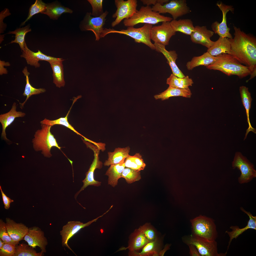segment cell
<instances>
[{
  "label": "cell",
  "instance_id": "obj_1",
  "mask_svg": "<svg viewBox=\"0 0 256 256\" xmlns=\"http://www.w3.org/2000/svg\"><path fill=\"white\" fill-rule=\"evenodd\" d=\"M233 38L229 39L231 55L241 64L248 67L251 72L256 68V39L233 26Z\"/></svg>",
  "mask_w": 256,
  "mask_h": 256
},
{
  "label": "cell",
  "instance_id": "obj_2",
  "mask_svg": "<svg viewBox=\"0 0 256 256\" xmlns=\"http://www.w3.org/2000/svg\"><path fill=\"white\" fill-rule=\"evenodd\" d=\"M216 57L215 62L206 66L207 68L220 71L229 76L236 75L241 78L250 74L248 68L242 64L231 54H223Z\"/></svg>",
  "mask_w": 256,
  "mask_h": 256
},
{
  "label": "cell",
  "instance_id": "obj_3",
  "mask_svg": "<svg viewBox=\"0 0 256 256\" xmlns=\"http://www.w3.org/2000/svg\"><path fill=\"white\" fill-rule=\"evenodd\" d=\"M41 126V129L36 131L32 139L33 148L36 151H41L45 157L50 158L52 156L50 151L52 147H56L60 150L61 147L51 132L52 126L43 124Z\"/></svg>",
  "mask_w": 256,
  "mask_h": 256
},
{
  "label": "cell",
  "instance_id": "obj_4",
  "mask_svg": "<svg viewBox=\"0 0 256 256\" xmlns=\"http://www.w3.org/2000/svg\"><path fill=\"white\" fill-rule=\"evenodd\" d=\"M190 222L192 236L209 240H216L218 233L212 219L201 215L191 219Z\"/></svg>",
  "mask_w": 256,
  "mask_h": 256
},
{
  "label": "cell",
  "instance_id": "obj_5",
  "mask_svg": "<svg viewBox=\"0 0 256 256\" xmlns=\"http://www.w3.org/2000/svg\"><path fill=\"white\" fill-rule=\"evenodd\" d=\"M173 19L171 17L161 15L153 11L150 6H142L130 18L124 19L123 23L125 26L128 27H133L139 23L152 25L160 22H170Z\"/></svg>",
  "mask_w": 256,
  "mask_h": 256
},
{
  "label": "cell",
  "instance_id": "obj_6",
  "mask_svg": "<svg viewBox=\"0 0 256 256\" xmlns=\"http://www.w3.org/2000/svg\"><path fill=\"white\" fill-rule=\"evenodd\" d=\"M152 24H145L142 27L135 28L133 27H128L127 29L116 30L112 28H104L100 37H104L110 33H118L129 36L134 40L137 43H142L146 45L151 49L155 50L154 44L151 41V32Z\"/></svg>",
  "mask_w": 256,
  "mask_h": 256
},
{
  "label": "cell",
  "instance_id": "obj_7",
  "mask_svg": "<svg viewBox=\"0 0 256 256\" xmlns=\"http://www.w3.org/2000/svg\"><path fill=\"white\" fill-rule=\"evenodd\" d=\"M232 166L233 169L237 168L241 172V175L238 178L240 184L247 183L256 177L254 165L240 152L236 153Z\"/></svg>",
  "mask_w": 256,
  "mask_h": 256
},
{
  "label": "cell",
  "instance_id": "obj_8",
  "mask_svg": "<svg viewBox=\"0 0 256 256\" xmlns=\"http://www.w3.org/2000/svg\"><path fill=\"white\" fill-rule=\"evenodd\" d=\"M183 241L187 245L192 244L197 248L201 256H224L227 254L219 253L217 243L215 240L210 241L197 238L191 235L184 236Z\"/></svg>",
  "mask_w": 256,
  "mask_h": 256
},
{
  "label": "cell",
  "instance_id": "obj_9",
  "mask_svg": "<svg viewBox=\"0 0 256 256\" xmlns=\"http://www.w3.org/2000/svg\"><path fill=\"white\" fill-rule=\"evenodd\" d=\"M152 9L153 11L160 14H170L174 20H176L190 12L185 0H172L163 5L158 3L153 6Z\"/></svg>",
  "mask_w": 256,
  "mask_h": 256
},
{
  "label": "cell",
  "instance_id": "obj_10",
  "mask_svg": "<svg viewBox=\"0 0 256 256\" xmlns=\"http://www.w3.org/2000/svg\"><path fill=\"white\" fill-rule=\"evenodd\" d=\"M117 9L112 15L115 20L111 23L114 27L118 24L124 19H128L131 17L137 10V1L136 0H115Z\"/></svg>",
  "mask_w": 256,
  "mask_h": 256
},
{
  "label": "cell",
  "instance_id": "obj_11",
  "mask_svg": "<svg viewBox=\"0 0 256 256\" xmlns=\"http://www.w3.org/2000/svg\"><path fill=\"white\" fill-rule=\"evenodd\" d=\"M108 13V11L106 10L100 16L93 17L91 16V13H87L82 22L81 29L83 31H91L95 34L96 40H99L104 29L103 26Z\"/></svg>",
  "mask_w": 256,
  "mask_h": 256
},
{
  "label": "cell",
  "instance_id": "obj_12",
  "mask_svg": "<svg viewBox=\"0 0 256 256\" xmlns=\"http://www.w3.org/2000/svg\"><path fill=\"white\" fill-rule=\"evenodd\" d=\"M107 212V211L102 215L85 223L78 221L68 222L63 226L62 230L60 232L61 236L62 246L66 247L75 254L68 244L69 240L81 229L88 226L93 222L96 221L99 218L101 217Z\"/></svg>",
  "mask_w": 256,
  "mask_h": 256
},
{
  "label": "cell",
  "instance_id": "obj_13",
  "mask_svg": "<svg viewBox=\"0 0 256 256\" xmlns=\"http://www.w3.org/2000/svg\"><path fill=\"white\" fill-rule=\"evenodd\" d=\"M170 22H163L160 25L152 27L151 38L154 43H159L165 46L168 45L170 39L176 33Z\"/></svg>",
  "mask_w": 256,
  "mask_h": 256
},
{
  "label": "cell",
  "instance_id": "obj_14",
  "mask_svg": "<svg viewBox=\"0 0 256 256\" xmlns=\"http://www.w3.org/2000/svg\"><path fill=\"white\" fill-rule=\"evenodd\" d=\"M23 239L29 246L34 248L38 246L40 248L41 252L44 253L46 252L47 240L44 232L38 227L33 226L29 228Z\"/></svg>",
  "mask_w": 256,
  "mask_h": 256
},
{
  "label": "cell",
  "instance_id": "obj_15",
  "mask_svg": "<svg viewBox=\"0 0 256 256\" xmlns=\"http://www.w3.org/2000/svg\"><path fill=\"white\" fill-rule=\"evenodd\" d=\"M216 5L222 12V20L220 23L217 21L213 22L211 25L212 29L214 33L217 34L219 37L232 39L233 37L229 32L230 28L227 25L226 15L229 11L233 12L234 9L232 6L225 5L221 2L217 3Z\"/></svg>",
  "mask_w": 256,
  "mask_h": 256
},
{
  "label": "cell",
  "instance_id": "obj_16",
  "mask_svg": "<svg viewBox=\"0 0 256 256\" xmlns=\"http://www.w3.org/2000/svg\"><path fill=\"white\" fill-rule=\"evenodd\" d=\"M22 52V54L20 57L25 59L27 64L34 66L36 68L40 67V65L39 63V61H46L48 62L51 61H63L64 60L62 58L47 55L39 50L37 52H34L28 48L26 42L24 48Z\"/></svg>",
  "mask_w": 256,
  "mask_h": 256
},
{
  "label": "cell",
  "instance_id": "obj_17",
  "mask_svg": "<svg viewBox=\"0 0 256 256\" xmlns=\"http://www.w3.org/2000/svg\"><path fill=\"white\" fill-rule=\"evenodd\" d=\"M194 31L190 35L191 40L193 43L201 44L208 49L213 44L215 41L210 40L214 32L208 29L206 26H197Z\"/></svg>",
  "mask_w": 256,
  "mask_h": 256
},
{
  "label": "cell",
  "instance_id": "obj_18",
  "mask_svg": "<svg viewBox=\"0 0 256 256\" xmlns=\"http://www.w3.org/2000/svg\"><path fill=\"white\" fill-rule=\"evenodd\" d=\"M5 219L7 231L12 239L18 242L23 239L29 228L23 223H17L9 218H6Z\"/></svg>",
  "mask_w": 256,
  "mask_h": 256
},
{
  "label": "cell",
  "instance_id": "obj_19",
  "mask_svg": "<svg viewBox=\"0 0 256 256\" xmlns=\"http://www.w3.org/2000/svg\"><path fill=\"white\" fill-rule=\"evenodd\" d=\"M155 50L161 53L164 56L167 60V63L169 64L173 74L180 78H183L185 76L178 67L176 63L177 58V55L175 50H167L165 46L158 43H154Z\"/></svg>",
  "mask_w": 256,
  "mask_h": 256
},
{
  "label": "cell",
  "instance_id": "obj_20",
  "mask_svg": "<svg viewBox=\"0 0 256 256\" xmlns=\"http://www.w3.org/2000/svg\"><path fill=\"white\" fill-rule=\"evenodd\" d=\"M16 108V103L14 102L13 104L11 109L9 112L0 115V122L2 127L1 137L6 141H9L6 136L5 132L6 128L14 122L15 118L23 117L26 115V114L24 112L17 111Z\"/></svg>",
  "mask_w": 256,
  "mask_h": 256
},
{
  "label": "cell",
  "instance_id": "obj_21",
  "mask_svg": "<svg viewBox=\"0 0 256 256\" xmlns=\"http://www.w3.org/2000/svg\"><path fill=\"white\" fill-rule=\"evenodd\" d=\"M240 209L248 216L249 219L247 225L244 227L240 228L237 226H231L230 228L232 229V231H226L225 233L228 234L229 237L227 250L234 238H236L239 235L248 229H252L256 230V216H253L250 212L246 211L242 207H241Z\"/></svg>",
  "mask_w": 256,
  "mask_h": 256
},
{
  "label": "cell",
  "instance_id": "obj_22",
  "mask_svg": "<svg viewBox=\"0 0 256 256\" xmlns=\"http://www.w3.org/2000/svg\"><path fill=\"white\" fill-rule=\"evenodd\" d=\"M94 159L88 171L86 174V177L82 180L83 184L81 189L76 193L75 198H76L78 194L89 185L98 187L101 185V182L95 180L94 178V173L95 169L97 168L100 169L102 166V163L98 158L97 154L95 153Z\"/></svg>",
  "mask_w": 256,
  "mask_h": 256
},
{
  "label": "cell",
  "instance_id": "obj_23",
  "mask_svg": "<svg viewBox=\"0 0 256 256\" xmlns=\"http://www.w3.org/2000/svg\"><path fill=\"white\" fill-rule=\"evenodd\" d=\"M161 240L157 237L154 240L149 242L142 248L140 252L136 251H130L129 256H159L161 250Z\"/></svg>",
  "mask_w": 256,
  "mask_h": 256
},
{
  "label": "cell",
  "instance_id": "obj_24",
  "mask_svg": "<svg viewBox=\"0 0 256 256\" xmlns=\"http://www.w3.org/2000/svg\"><path fill=\"white\" fill-rule=\"evenodd\" d=\"M191 92L188 88L183 89L177 88L169 86L167 89L163 92L155 95L154 97L156 100L164 101L169 98L174 96H181L186 98H190L192 95Z\"/></svg>",
  "mask_w": 256,
  "mask_h": 256
},
{
  "label": "cell",
  "instance_id": "obj_25",
  "mask_svg": "<svg viewBox=\"0 0 256 256\" xmlns=\"http://www.w3.org/2000/svg\"><path fill=\"white\" fill-rule=\"evenodd\" d=\"M230 42L228 38L219 37L213 44L208 49L207 52L212 55L216 56L223 54L231 55Z\"/></svg>",
  "mask_w": 256,
  "mask_h": 256
},
{
  "label": "cell",
  "instance_id": "obj_26",
  "mask_svg": "<svg viewBox=\"0 0 256 256\" xmlns=\"http://www.w3.org/2000/svg\"><path fill=\"white\" fill-rule=\"evenodd\" d=\"M149 242L142 232L136 229L130 236L128 246L122 250L128 249L130 251H136L142 249Z\"/></svg>",
  "mask_w": 256,
  "mask_h": 256
},
{
  "label": "cell",
  "instance_id": "obj_27",
  "mask_svg": "<svg viewBox=\"0 0 256 256\" xmlns=\"http://www.w3.org/2000/svg\"><path fill=\"white\" fill-rule=\"evenodd\" d=\"M239 91L242 104L246 110L247 121L249 125L248 127L246 130L244 138L245 139L250 132L252 131L256 133V130L251 126L249 118V112L252 100L251 94L248 91V88L244 86H242L240 87Z\"/></svg>",
  "mask_w": 256,
  "mask_h": 256
},
{
  "label": "cell",
  "instance_id": "obj_28",
  "mask_svg": "<svg viewBox=\"0 0 256 256\" xmlns=\"http://www.w3.org/2000/svg\"><path fill=\"white\" fill-rule=\"evenodd\" d=\"M125 160L110 165L106 172L105 175L108 177V184L113 187L117 185L118 179L121 178L122 173L125 167Z\"/></svg>",
  "mask_w": 256,
  "mask_h": 256
},
{
  "label": "cell",
  "instance_id": "obj_29",
  "mask_svg": "<svg viewBox=\"0 0 256 256\" xmlns=\"http://www.w3.org/2000/svg\"><path fill=\"white\" fill-rule=\"evenodd\" d=\"M130 148L129 146L125 148H116L113 152H108V158L104 163L105 166L119 163L125 160L129 155Z\"/></svg>",
  "mask_w": 256,
  "mask_h": 256
},
{
  "label": "cell",
  "instance_id": "obj_30",
  "mask_svg": "<svg viewBox=\"0 0 256 256\" xmlns=\"http://www.w3.org/2000/svg\"><path fill=\"white\" fill-rule=\"evenodd\" d=\"M216 60V56L212 55L207 52L200 56L193 57L191 61L187 63L186 66L188 70H191L199 66L206 67L211 65Z\"/></svg>",
  "mask_w": 256,
  "mask_h": 256
},
{
  "label": "cell",
  "instance_id": "obj_31",
  "mask_svg": "<svg viewBox=\"0 0 256 256\" xmlns=\"http://www.w3.org/2000/svg\"><path fill=\"white\" fill-rule=\"evenodd\" d=\"M63 61H51L48 62L53 71V82L57 87L59 88L64 87L65 84Z\"/></svg>",
  "mask_w": 256,
  "mask_h": 256
},
{
  "label": "cell",
  "instance_id": "obj_32",
  "mask_svg": "<svg viewBox=\"0 0 256 256\" xmlns=\"http://www.w3.org/2000/svg\"><path fill=\"white\" fill-rule=\"evenodd\" d=\"M170 24L174 30L180 32L185 34L190 35L194 31L195 27L191 20L190 19H173Z\"/></svg>",
  "mask_w": 256,
  "mask_h": 256
},
{
  "label": "cell",
  "instance_id": "obj_33",
  "mask_svg": "<svg viewBox=\"0 0 256 256\" xmlns=\"http://www.w3.org/2000/svg\"><path fill=\"white\" fill-rule=\"evenodd\" d=\"M73 11L69 8L65 7L56 2L47 4L46 10L42 14H46L53 20L57 19L63 14L71 13Z\"/></svg>",
  "mask_w": 256,
  "mask_h": 256
},
{
  "label": "cell",
  "instance_id": "obj_34",
  "mask_svg": "<svg viewBox=\"0 0 256 256\" xmlns=\"http://www.w3.org/2000/svg\"><path fill=\"white\" fill-rule=\"evenodd\" d=\"M22 72L26 77V81L25 89L23 95L24 96H26V98L23 103H21L20 108L21 109H23L26 102L32 96L43 93L46 91L44 88H36L31 85L29 81V76L30 74V73L28 71L27 67H24Z\"/></svg>",
  "mask_w": 256,
  "mask_h": 256
},
{
  "label": "cell",
  "instance_id": "obj_35",
  "mask_svg": "<svg viewBox=\"0 0 256 256\" xmlns=\"http://www.w3.org/2000/svg\"><path fill=\"white\" fill-rule=\"evenodd\" d=\"M193 82L192 79L188 76L183 78L178 77L173 73L167 79L166 84L172 87L183 89H187L192 86Z\"/></svg>",
  "mask_w": 256,
  "mask_h": 256
},
{
  "label": "cell",
  "instance_id": "obj_36",
  "mask_svg": "<svg viewBox=\"0 0 256 256\" xmlns=\"http://www.w3.org/2000/svg\"><path fill=\"white\" fill-rule=\"evenodd\" d=\"M125 167L137 171L144 169L146 164L142 156L139 153H137L133 156L129 155L124 161Z\"/></svg>",
  "mask_w": 256,
  "mask_h": 256
},
{
  "label": "cell",
  "instance_id": "obj_37",
  "mask_svg": "<svg viewBox=\"0 0 256 256\" xmlns=\"http://www.w3.org/2000/svg\"><path fill=\"white\" fill-rule=\"evenodd\" d=\"M29 25L24 27L18 28L13 31H9L7 34H15V38L12 40L9 43H16L18 44L22 51L24 48L25 42V37L26 34L31 31Z\"/></svg>",
  "mask_w": 256,
  "mask_h": 256
},
{
  "label": "cell",
  "instance_id": "obj_38",
  "mask_svg": "<svg viewBox=\"0 0 256 256\" xmlns=\"http://www.w3.org/2000/svg\"><path fill=\"white\" fill-rule=\"evenodd\" d=\"M44 253L41 251L37 252L34 248L28 244L22 243L16 245L14 256H43Z\"/></svg>",
  "mask_w": 256,
  "mask_h": 256
},
{
  "label": "cell",
  "instance_id": "obj_39",
  "mask_svg": "<svg viewBox=\"0 0 256 256\" xmlns=\"http://www.w3.org/2000/svg\"><path fill=\"white\" fill-rule=\"evenodd\" d=\"M73 105V104L72 105L70 110L65 117H61L58 119L53 120H50L45 118L44 119L40 122L41 124L47 125L52 126L56 124L62 125L72 130L78 135L81 136L85 138L82 135L76 131L68 122V115Z\"/></svg>",
  "mask_w": 256,
  "mask_h": 256
},
{
  "label": "cell",
  "instance_id": "obj_40",
  "mask_svg": "<svg viewBox=\"0 0 256 256\" xmlns=\"http://www.w3.org/2000/svg\"><path fill=\"white\" fill-rule=\"evenodd\" d=\"M47 4L41 0H36L34 3L32 5L29 9L27 17L21 24V26L24 25L26 23L30 20L34 15L39 13H42L46 10Z\"/></svg>",
  "mask_w": 256,
  "mask_h": 256
},
{
  "label": "cell",
  "instance_id": "obj_41",
  "mask_svg": "<svg viewBox=\"0 0 256 256\" xmlns=\"http://www.w3.org/2000/svg\"><path fill=\"white\" fill-rule=\"evenodd\" d=\"M121 177L124 178L128 183H131L139 180L141 178L140 172L131 168H125Z\"/></svg>",
  "mask_w": 256,
  "mask_h": 256
},
{
  "label": "cell",
  "instance_id": "obj_42",
  "mask_svg": "<svg viewBox=\"0 0 256 256\" xmlns=\"http://www.w3.org/2000/svg\"><path fill=\"white\" fill-rule=\"evenodd\" d=\"M138 229L144 234L149 242L154 240L157 237L155 230L149 224L146 223Z\"/></svg>",
  "mask_w": 256,
  "mask_h": 256
},
{
  "label": "cell",
  "instance_id": "obj_43",
  "mask_svg": "<svg viewBox=\"0 0 256 256\" xmlns=\"http://www.w3.org/2000/svg\"><path fill=\"white\" fill-rule=\"evenodd\" d=\"M0 238L5 243H10L17 245L19 242L14 241L11 238L7 231L6 224L1 219H0Z\"/></svg>",
  "mask_w": 256,
  "mask_h": 256
},
{
  "label": "cell",
  "instance_id": "obj_44",
  "mask_svg": "<svg viewBox=\"0 0 256 256\" xmlns=\"http://www.w3.org/2000/svg\"><path fill=\"white\" fill-rule=\"evenodd\" d=\"M92 7L91 15L95 17H98L104 13L102 7V0H88Z\"/></svg>",
  "mask_w": 256,
  "mask_h": 256
},
{
  "label": "cell",
  "instance_id": "obj_45",
  "mask_svg": "<svg viewBox=\"0 0 256 256\" xmlns=\"http://www.w3.org/2000/svg\"><path fill=\"white\" fill-rule=\"evenodd\" d=\"M16 245L5 243L2 247L0 249V256H14L15 252Z\"/></svg>",
  "mask_w": 256,
  "mask_h": 256
},
{
  "label": "cell",
  "instance_id": "obj_46",
  "mask_svg": "<svg viewBox=\"0 0 256 256\" xmlns=\"http://www.w3.org/2000/svg\"><path fill=\"white\" fill-rule=\"evenodd\" d=\"M11 14L9 9L7 8L5 9L0 13V33H3L7 27L6 24L4 23L3 21L6 17Z\"/></svg>",
  "mask_w": 256,
  "mask_h": 256
},
{
  "label": "cell",
  "instance_id": "obj_47",
  "mask_svg": "<svg viewBox=\"0 0 256 256\" xmlns=\"http://www.w3.org/2000/svg\"><path fill=\"white\" fill-rule=\"evenodd\" d=\"M141 1L144 5H146V6H149L150 5H154L159 3L161 5H163L167 3L170 1L169 0H141Z\"/></svg>",
  "mask_w": 256,
  "mask_h": 256
},
{
  "label": "cell",
  "instance_id": "obj_48",
  "mask_svg": "<svg viewBox=\"0 0 256 256\" xmlns=\"http://www.w3.org/2000/svg\"><path fill=\"white\" fill-rule=\"evenodd\" d=\"M0 189L1 193L3 203L4 205V208L8 210L10 207V203L13 202L14 201L7 196L2 190L1 186H0Z\"/></svg>",
  "mask_w": 256,
  "mask_h": 256
},
{
  "label": "cell",
  "instance_id": "obj_49",
  "mask_svg": "<svg viewBox=\"0 0 256 256\" xmlns=\"http://www.w3.org/2000/svg\"><path fill=\"white\" fill-rule=\"evenodd\" d=\"M189 250V254L191 256H201L197 248L194 245L188 244L187 245Z\"/></svg>",
  "mask_w": 256,
  "mask_h": 256
},
{
  "label": "cell",
  "instance_id": "obj_50",
  "mask_svg": "<svg viewBox=\"0 0 256 256\" xmlns=\"http://www.w3.org/2000/svg\"><path fill=\"white\" fill-rule=\"evenodd\" d=\"M10 63L8 62H6L0 60V74L1 75L3 74H7L8 71L6 68H4V66H9L10 65Z\"/></svg>",
  "mask_w": 256,
  "mask_h": 256
},
{
  "label": "cell",
  "instance_id": "obj_51",
  "mask_svg": "<svg viewBox=\"0 0 256 256\" xmlns=\"http://www.w3.org/2000/svg\"><path fill=\"white\" fill-rule=\"evenodd\" d=\"M169 247L170 246L169 245H166L165 246L163 249L162 250H161L160 251L159 254V256H163L165 252L169 249Z\"/></svg>",
  "mask_w": 256,
  "mask_h": 256
},
{
  "label": "cell",
  "instance_id": "obj_52",
  "mask_svg": "<svg viewBox=\"0 0 256 256\" xmlns=\"http://www.w3.org/2000/svg\"><path fill=\"white\" fill-rule=\"evenodd\" d=\"M250 74V78L248 80L246 81L247 82H248L249 80L252 79L256 76V68L253 69V71L251 72Z\"/></svg>",
  "mask_w": 256,
  "mask_h": 256
},
{
  "label": "cell",
  "instance_id": "obj_53",
  "mask_svg": "<svg viewBox=\"0 0 256 256\" xmlns=\"http://www.w3.org/2000/svg\"><path fill=\"white\" fill-rule=\"evenodd\" d=\"M5 244L4 241L0 238V249Z\"/></svg>",
  "mask_w": 256,
  "mask_h": 256
}]
</instances>
